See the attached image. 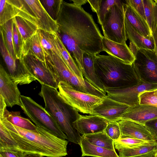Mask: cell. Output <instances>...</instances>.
<instances>
[{
  "instance_id": "cell-1",
  "label": "cell",
  "mask_w": 157,
  "mask_h": 157,
  "mask_svg": "<svg viewBox=\"0 0 157 157\" xmlns=\"http://www.w3.org/2000/svg\"><path fill=\"white\" fill-rule=\"evenodd\" d=\"M56 21L58 26L57 33L83 76V53L96 55L104 51V36L92 16L73 3L63 0Z\"/></svg>"
},
{
  "instance_id": "cell-2",
  "label": "cell",
  "mask_w": 157,
  "mask_h": 157,
  "mask_svg": "<svg viewBox=\"0 0 157 157\" xmlns=\"http://www.w3.org/2000/svg\"><path fill=\"white\" fill-rule=\"evenodd\" d=\"M36 126V131L21 128L12 124L3 115H0V148L38 154L43 157H63L67 155V140Z\"/></svg>"
},
{
  "instance_id": "cell-3",
  "label": "cell",
  "mask_w": 157,
  "mask_h": 157,
  "mask_svg": "<svg viewBox=\"0 0 157 157\" xmlns=\"http://www.w3.org/2000/svg\"><path fill=\"white\" fill-rule=\"evenodd\" d=\"M94 64L96 74L105 89L128 88L141 81L132 64L112 56L96 55Z\"/></svg>"
},
{
  "instance_id": "cell-4",
  "label": "cell",
  "mask_w": 157,
  "mask_h": 157,
  "mask_svg": "<svg viewBox=\"0 0 157 157\" xmlns=\"http://www.w3.org/2000/svg\"><path fill=\"white\" fill-rule=\"evenodd\" d=\"M39 95L45 104V109L53 117L63 132L67 140L79 144L81 136L75 128L73 123L80 116L78 112L67 103L57 89L42 84Z\"/></svg>"
},
{
  "instance_id": "cell-5",
  "label": "cell",
  "mask_w": 157,
  "mask_h": 157,
  "mask_svg": "<svg viewBox=\"0 0 157 157\" xmlns=\"http://www.w3.org/2000/svg\"><path fill=\"white\" fill-rule=\"evenodd\" d=\"M20 107L25 115L36 126L43 128L58 137L66 140V135L53 117L42 106L31 98L20 97Z\"/></svg>"
},
{
  "instance_id": "cell-6",
  "label": "cell",
  "mask_w": 157,
  "mask_h": 157,
  "mask_svg": "<svg viewBox=\"0 0 157 157\" xmlns=\"http://www.w3.org/2000/svg\"><path fill=\"white\" fill-rule=\"evenodd\" d=\"M127 6L124 0L122 3L111 7L106 14L101 26L104 37L119 44L126 43L128 39L125 23Z\"/></svg>"
},
{
  "instance_id": "cell-7",
  "label": "cell",
  "mask_w": 157,
  "mask_h": 157,
  "mask_svg": "<svg viewBox=\"0 0 157 157\" xmlns=\"http://www.w3.org/2000/svg\"><path fill=\"white\" fill-rule=\"evenodd\" d=\"M129 48L135 57L132 64L141 81L157 84V56L154 51L139 49L131 42Z\"/></svg>"
},
{
  "instance_id": "cell-8",
  "label": "cell",
  "mask_w": 157,
  "mask_h": 157,
  "mask_svg": "<svg viewBox=\"0 0 157 157\" xmlns=\"http://www.w3.org/2000/svg\"><path fill=\"white\" fill-rule=\"evenodd\" d=\"M58 89L67 103L84 114H92L94 108L101 102L104 98L77 90L65 82H59Z\"/></svg>"
},
{
  "instance_id": "cell-9",
  "label": "cell",
  "mask_w": 157,
  "mask_h": 157,
  "mask_svg": "<svg viewBox=\"0 0 157 157\" xmlns=\"http://www.w3.org/2000/svg\"><path fill=\"white\" fill-rule=\"evenodd\" d=\"M0 50L8 73L17 85L28 84L36 80L27 69L23 59H16L12 56L5 44L2 31L0 30Z\"/></svg>"
},
{
  "instance_id": "cell-10",
  "label": "cell",
  "mask_w": 157,
  "mask_h": 157,
  "mask_svg": "<svg viewBox=\"0 0 157 157\" xmlns=\"http://www.w3.org/2000/svg\"><path fill=\"white\" fill-rule=\"evenodd\" d=\"M157 89V84L148 83L141 81L131 87L122 89L105 88L107 96L110 98L132 106L140 104L139 95L145 91Z\"/></svg>"
},
{
  "instance_id": "cell-11",
  "label": "cell",
  "mask_w": 157,
  "mask_h": 157,
  "mask_svg": "<svg viewBox=\"0 0 157 157\" xmlns=\"http://www.w3.org/2000/svg\"><path fill=\"white\" fill-rule=\"evenodd\" d=\"M129 106L106 95L101 102L94 108L91 115L102 117L109 122H118Z\"/></svg>"
},
{
  "instance_id": "cell-12",
  "label": "cell",
  "mask_w": 157,
  "mask_h": 157,
  "mask_svg": "<svg viewBox=\"0 0 157 157\" xmlns=\"http://www.w3.org/2000/svg\"><path fill=\"white\" fill-rule=\"evenodd\" d=\"M45 64L58 85L59 82L70 84L71 78L75 74L66 63L60 52L54 53L44 52Z\"/></svg>"
},
{
  "instance_id": "cell-13",
  "label": "cell",
  "mask_w": 157,
  "mask_h": 157,
  "mask_svg": "<svg viewBox=\"0 0 157 157\" xmlns=\"http://www.w3.org/2000/svg\"><path fill=\"white\" fill-rule=\"evenodd\" d=\"M23 59L28 70L41 85L58 89V85L47 67L45 61L43 62L30 55H27Z\"/></svg>"
},
{
  "instance_id": "cell-14",
  "label": "cell",
  "mask_w": 157,
  "mask_h": 157,
  "mask_svg": "<svg viewBox=\"0 0 157 157\" xmlns=\"http://www.w3.org/2000/svg\"><path fill=\"white\" fill-rule=\"evenodd\" d=\"M17 84L11 79L3 67L0 65V95L3 98L7 106H20L21 93Z\"/></svg>"
},
{
  "instance_id": "cell-15",
  "label": "cell",
  "mask_w": 157,
  "mask_h": 157,
  "mask_svg": "<svg viewBox=\"0 0 157 157\" xmlns=\"http://www.w3.org/2000/svg\"><path fill=\"white\" fill-rule=\"evenodd\" d=\"M31 13L37 20L39 29L50 33L57 32L58 25L45 10L39 0H24Z\"/></svg>"
},
{
  "instance_id": "cell-16",
  "label": "cell",
  "mask_w": 157,
  "mask_h": 157,
  "mask_svg": "<svg viewBox=\"0 0 157 157\" xmlns=\"http://www.w3.org/2000/svg\"><path fill=\"white\" fill-rule=\"evenodd\" d=\"M109 123L107 120L98 116L81 115L73 125L79 133L84 135L104 131Z\"/></svg>"
},
{
  "instance_id": "cell-17",
  "label": "cell",
  "mask_w": 157,
  "mask_h": 157,
  "mask_svg": "<svg viewBox=\"0 0 157 157\" xmlns=\"http://www.w3.org/2000/svg\"><path fill=\"white\" fill-rule=\"evenodd\" d=\"M157 118V107L139 104L130 106L120 120L131 121L144 124L146 122Z\"/></svg>"
},
{
  "instance_id": "cell-18",
  "label": "cell",
  "mask_w": 157,
  "mask_h": 157,
  "mask_svg": "<svg viewBox=\"0 0 157 157\" xmlns=\"http://www.w3.org/2000/svg\"><path fill=\"white\" fill-rule=\"evenodd\" d=\"M121 136H127L150 142H157L144 124L133 121L121 120L118 121Z\"/></svg>"
},
{
  "instance_id": "cell-19",
  "label": "cell",
  "mask_w": 157,
  "mask_h": 157,
  "mask_svg": "<svg viewBox=\"0 0 157 157\" xmlns=\"http://www.w3.org/2000/svg\"><path fill=\"white\" fill-rule=\"evenodd\" d=\"M102 42L104 51L127 64L132 65L135 60V57L126 43L122 44L117 43L104 36Z\"/></svg>"
},
{
  "instance_id": "cell-20",
  "label": "cell",
  "mask_w": 157,
  "mask_h": 157,
  "mask_svg": "<svg viewBox=\"0 0 157 157\" xmlns=\"http://www.w3.org/2000/svg\"><path fill=\"white\" fill-rule=\"evenodd\" d=\"M96 55L84 52L82 56L84 71V78L95 87L106 94L105 88L100 82L96 73L94 62Z\"/></svg>"
},
{
  "instance_id": "cell-21",
  "label": "cell",
  "mask_w": 157,
  "mask_h": 157,
  "mask_svg": "<svg viewBox=\"0 0 157 157\" xmlns=\"http://www.w3.org/2000/svg\"><path fill=\"white\" fill-rule=\"evenodd\" d=\"M125 18L144 37H152L151 31L147 21L127 4L125 11Z\"/></svg>"
},
{
  "instance_id": "cell-22",
  "label": "cell",
  "mask_w": 157,
  "mask_h": 157,
  "mask_svg": "<svg viewBox=\"0 0 157 157\" xmlns=\"http://www.w3.org/2000/svg\"><path fill=\"white\" fill-rule=\"evenodd\" d=\"M82 152V157H119L115 151L108 150L92 144L82 135L79 144Z\"/></svg>"
},
{
  "instance_id": "cell-23",
  "label": "cell",
  "mask_w": 157,
  "mask_h": 157,
  "mask_svg": "<svg viewBox=\"0 0 157 157\" xmlns=\"http://www.w3.org/2000/svg\"><path fill=\"white\" fill-rule=\"evenodd\" d=\"M127 37L139 49H149L154 51L155 45L152 37L146 38L139 33L125 18Z\"/></svg>"
},
{
  "instance_id": "cell-24",
  "label": "cell",
  "mask_w": 157,
  "mask_h": 157,
  "mask_svg": "<svg viewBox=\"0 0 157 157\" xmlns=\"http://www.w3.org/2000/svg\"><path fill=\"white\" fill-rule=\"evenodd\" d=\"M28 55L34 56L43 62L45 61L44 52L37 33L23 45V59Z\"/></svg>"
},
{
  "instance_id": "cell-25",
  "label": "cell",
  "mask_w": 157,
  "mask_h": 157,
  "mask_svg": "<svg viewBox=\"0 0 157 157\" xmlns=\"http://www.w3.org/2000/svg\"><path fill=\"white\" fill-rule=\"evenodd\" d=\"M75 90L83 93L104 98V93L95 87L87 80L74 74L71 77L69 84Z\"/></svg>"
},
{
  "instance_id": "cell-26",
  "label": "cell",
  "mask_w": 157,
  "mask_h": 157,
  "mask_svg": "<svg viewBox=\"0 0 157 157\" xmlns=\"http://www.w3.org/2000/svg\"><path fill=\"white\" fill-rule=\"evenodd\" d=\"M21 35L23 45L34 35L39 29L35 24L23 18L16 16L13 18Z\"/></svg>"
},
{
  "instance_id": "cell-27",
  "label": "cell",
  "mask_w": 157,
  "mask_h": 157,
  "mask_svg": "<svg viewBox=\"0 0 157 157\" xmlns=\"http://www.w3.org/2000/svg\"><path fill=\"white\" fill-rule=\"evenodd\" d=\"M119 157H135L157 151V141L148 142L131 148H123L117 150Z\"/></svg>"
},
{
  "instance_id": "cell-28",
  "label": "cell",
  "mask_w": 157,
  "mask_h": 157,
  "mask_svg": "<svg viewBox=\"0 0 157 157\" xmlns=\"http://www.w3.org/2000/svg\"><path fill=\"white\" fill-rule=\"evenodd\" d=\"M52 34L54 42L57 49L69 68L76 75L81 78H84L82 72L62 42L57 33Z\"/></svg>"
},
{
  "instance_id": "cell-29",
  "label": "cell",
  "mask_w": 157,
  "mask_h": 157,
  "mask_svg": "<svg viewBox=\"0 0 157 157\" xmlns=\"http://www.w3.org/2000/svg\"><path fill=\"white\" fill-rule=\"evenodd\" d=\"M20 111H9L6 109L4 117L13 124L18 127L30 130L36 131V126L30 121L22 117Z\"/></svg>"
},
{
  "instance_id": "cell-30",
  "label": "cell",
  "mask_w": 157,
  "mask_h": 157,
  "mask_svg": "<svg viewBox=\"0 0 157 157\" xmlns=\"http://www.w3.org/2000/svg\"><path fill=\"white\" fill-rule=\"evenodd\" d=\"M82 136L92 144L108 150L115 151L114 140L104 131Z\"/></svg>"
},
{
  "instance_id": "cell-31",
  "label": "cell",
  "mask_w": 157,
  "mask_h": 157,
  "mask_svg": "<svg viewBox=\"0 0 157 157\" xmlns=\"http://www.w3.org/2000/svg\"><path fill=\"white\" fill-rule=\"evenodd\" d=\"M17 15L16 10L11 0H0V26Z\"/></svg>"
},
{
  "instance_id": "cell-32",
  "label": "cell",
  "mask_w": 157,
  "mask_h": 157,
  "mask_svg": "<svg viewBox=\"0 0 157 157\" xmlns=\"http://www.w3.org/2000/svg\"><path fill=\"white\" fill-rule=\"evenodd\" d=\"M13 19L0 26V30L3 32L6 45L13 57L16 58L13 43Z\"/></svg>"
},
{
  "instance_id": "cell-33",
  "label": "cell",
  "mask_w": 157,
  "mask_h": 157,
  "mask_svg": "<svg viewBox=\"0 0 157 157\" xmlns=\"http://www.w3.org/2000/svg\"><path fill=\"white\" fill-rule=\"evenodd\" d=\"M37 33L44 52H59L54 42L52 33L40 29L38 30Z\"/></svg>"
},
{
  "instance_id": "cell-34",
  "label": "cell",
  "mask_w": 157,
  "mask_h": 157,
  "mask_svg": "<svg viewBox=\"0 0 157 157\" xmlns=\"http://www.w3.org/2000/svg\"><path fill=\"white\" fill-rule=\"evenodd\" d=\"M115 149L131 148L150 142L131 137L122 136L118 139L114 141Z\"/></svg>"
},
{
  "instance_id": "cell-35",
  "label": "cell",
  "mask_w": 157,
  "mask_h": 157,
  "mask_svg": "<svg viewBox=\"0 0 157 157\" xmlns=\"http://www.w3.org/2000/svg\"><path fill=\"white\" fill-rule=\"evenodd\" d=\"M40 1L44 8L53 20L56 21L59 13L63 0H41Z\"/></svg>"
},
{
  "instance_id": "cell-36",
  "label": "cell",
  "mask_w": 157,
  "mask_h": 157,
  "mask_svg": "<svg viewBox=\"0 0 157 157\" xmlns=\"http://www.w3.org/2000/svg\"><path fill=\"white\" fill-rule=\"evenodd\" d=\"M13 37L14 51L16 59L20 60L23 59V42L17 27L13 20Z\"/></svg>"
},
{
  "instance_id": "cell-37",
  "label": "cell",
  "mask_w": 157,
  "mask_h": 157,
  "mask_svg": "<svg viewBox=\"0 0 157 157\" xmlns=\"http://www.w3.org/2000/svg\"><path fill=\"white\" fill-rule=\"evenodd\" d=\"M124 2V0H103L100 9L97 14L98 22L101 26L102 25L106 14L111 7L115 4H120Z\"/></svg>"
},
{
  "instance_id": "cell-38",
  "label": "cell",
  "mask_w": 157,
  "mask_h": 157,
  "mask_svg": "<svg viewBox=\"0 0 157 157\" xmlns=\"http://www.w3.org/2000/svg\"><path fill=\"white\" fill-rule=\"evenodd\" d=\"M154 91H145L140 93L139 96L140 104L157 107V96L154 94Z\"/></svg>"
},
{
  "instance_id": "cell-39",
  "label": "cell",
  "mask_w": 157,
  "mask_h": 157,
  "mask_svg": "<svg viewBox=\"0 0 157 157\" xmlns=\"http://www.w3.org/2000/svg\"><path fill=\"white\" fill-rule=\"evenodd\" d=\"M104 132L114 141L118 139L121 136L120 128L117 122H109Z\"/></svg>"
},
{
  "instance_id": "cell-40",
  "label": "cell",
  "mask_w": 157,
  "mask_h": 157,
  "mask_svg": "<svg viewBox=\"0 0 157 157\" xmlns=\"http://www.w3.org/2000/svg\"><path fill=\"white\" fill-rule=\"evenodd\" d=\"M143 2L146 21L151 30L154 18L153 0H143Z\"/></svg>"
},
{
  "instance_id": "cell-41",
  "label": "cell",
  "mask_w": 157,
  "mask_h": 157,
  "mask_svg": "<svg viewBox=\"0 0 157 157\" xmlns=\"http://www.w3.org/2000/svg\"><path fill=\"white\" fill-rule=\"evenodd\" d=\"M154 18L151 29L154 45V52L157 56V0H153Z\"/></svg>"
},
{
  "instance_id": "cell-42",
  "label": "cell",
  "mask_w": 157,
  "mask_h": 157,
  "mask_svg": "<svg viewBox=\"0 0 157 157\" xmlns=\"http://www.w3.org/2000/svg\"><path fill=\"white\" fill-rule=\"evenodd\" d=\"M126 1L128 5L130 6L143 19L146 21L144 13L143 0H126Z\"/></svg>"
},
{
  "instance_id": "cell-43",
  "label": "cell",
  "mask_w": 157,
  "mask_h": 157,
  "mask_svg": "<svg viewBox=\"0 0 157 157\" xmlns=\"http://www.w3.org/2000/svg\"><path fill=\"white\" fill-rule=\"evenodd\" d=\"M24 153L19 151L0 148V155L2 157H23Z\"/></svg>"
},
{
  "instance_id": "cell-44",
  "label": "cell",
  "mask_w": 157,
  "mask_h": 157,
  "mask_svg": "<svg viewBox=\"0 0 157 157\" xmlns=\"http://www.w3.org/2000/svg\"><path fill=\"white\" fill-rule=\"evenodd\" d=\"M144 125L154 139L157 140V118L149 121Z\"/></svg>"
},
{
  "instance_id": "cell-45",
  "label": "cell",
  "mask_w": 157,
  "mask_h": 157,
  "mask_svg": "<svg viewBox=\"0 0 157 157\" xmlns=\"http://www.w3.org/2000/svg\"><path fill=\"white\" fill-rule=\"evenodd\" d=\"M102 0H88L87 2L90 5L92 11L97 14L100 9L101 4Z\"/></svg>"
},
{
  "instance_id": "cell-46",
  "label": "cell",
  "mask_w": 157,
  "mask_h": 157,
  "mask_svg": "<svg viewBox=\"0 0 157 157\" xmlns=\"http://www.w3.org/2000/svg\"><path fill=\"white\" fill-rule=\"evenodd\" d=\"M73 3L75 5L79 6L81 7L82 6L85 4L87 2V0H71Z\"/></svg>"
},
{
  "instance_id": "cell-47",
  "label": "cell",
  "mask_w": 157,
  "mask_h": 157,
  "mask_svg": "<svg viewBox=\"0 0 157 157\" xmlns=\"http://www.w3.org/2000/svg\"><path fill=\"white\" fill-rule=\"evenodd\" d=\"M23 157H43V156L38 154L24 153Z\"/></svg>"
},
{
  "instance_id": "cell-48",
  "label": "cell",
  "mask_w": 157,
  "mask_h": 157,
  "mask_svg": "<svg viewBox=\"0 0 157 157\" xmlns=\"http://www.w3.org/2000/svg\"><path fill=\"white\" fill-rule=\"evenodd\" d=\"M156 152H152L135 157H155V155Z\"/></svg>"
},
{
  "instance_id": "cell-49",
  "label": "cell",
  "mask_w": 157,
  "mask_h": 157,
  "mask_svg": "<svg viewBox=\"0 0 157 157\" xmlns=\"http://www.w3.org/2000/svg\"><path fill=\"white\" fill-rule=\"evenodd\" d=\"M154 94L157 96V89L154 90Z\"/></svg>"
},
{
  "instance_id": "cell-50",
  "label": "cell",
  "mask_w": 157,
  "mask_h": 157,
  "mask_svg": "<svg viewBox=\"0 0 157 157\" xmlns=\"http://www.w3.org/2000/svg\"><path fill=\"white\" fill-rule=\"evenodd\" d=\"M155 157H157V151L156 152L155 155Z\"/></svg>"
},
{
  "instance_id": "cell-51",
  "label": "cell",
  "mask_w": 157,
  "mask_h": 157,
  "mask_svg": "<svg viewBox=\"0 0 157 157\" xmlns=\"http://www.w3.org/2000/svg\"><path fill=\"white\" fill-rule=\"evenodd\" d=\"M0 157H2L1 155H0Z\"/></svg>"
}]
</instances>
